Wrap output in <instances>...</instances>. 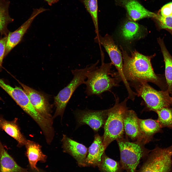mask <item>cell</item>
Wrapping results in <instances>:
<instances>
[{
    "label": "cell",
    "instance_id": "21",
    "mask_svg": "<svg viewBox=\"0 0 172 172\" xmlns=\"http://www.w3.org/2000/svg\"><path fill=\"white\" fill-rule=\"evenodd\" d=\"M160 47L165 65V76L168 85L167 91L172 97V56L167 50L163 39L157 38Z\"/></svg>",
    "mask_w": 172,
    "mask_h": 172
},
{
    "label": "cell",
    "instance_id": "8",
    "mask_svg": "<svg viewBox=\"0 0 172 172\" xmlns=\"http://www.w3.org/2000/svg\"><path fill=\"white\" fill-rule=\"evenodd\" d=\"M94 40L96 43L103 47L110 58L111 62L117 69L126 89H129L130 84L124 74L122 54L112 37L108 34L103 37L99 34L98 36H96Z\"/></svg>",
    "mask_w": 172,
    "mask_h": 172
},
{
    "label": "cell",
    "instance_id": "28",
    "mask_svg": "<svg viewBox=\"0 0 172 172\" xmlns=\"http://www.w3.org/2000/svg\"><path fill=\"white\" fill-rule=\"evenodd\" d=\"M7 39V35L0 39V70L1 69L3 61L5 57V46Z\"/></svg>",
    "mask_w": 172,
    "mask_h": 172
},
{
    "label": "cell",
    "instance_id": "13",
    "mask_svg": "<svg viewBox=\"0 0 172 172\" xmlns=\"http://www.w3.org/2000/svg\"><path fill=\"white\" fill-rule=\"evenodd\" d=\"M62 147L65 152L68 153L76 161L79 166H85V160L88 152L84 145L63 135L62 139Z\"/></svg>",
    "mask_w": 172,
    "mask_h": 172
},
{
    "label": "cell",
    "instance_id": "22",
    "mask_svg": "<svg viewBox=\"0 0 172 172\" xmlns=\"http://www.w3.org/2000/svg\"><path fill=\"white\" fill-rule=\"evenodd\" d=\"M10 4V0H0V33L5 36L7 35L9 32L7 25L14 21L9 13Z\"/></svg>",
    "mask_w": 172,
    "mask_h": 172
},
{
    "label": "cell",
    "instance_id": "12",
    "mask_svg": "<svg viewBox=\"0 0 172 172\" xmlns=\"http://www.w3.org/2000/svg\"><path fill=\"white\" fill-rule=\"evenodd\" d=\"M19 82L37 111L43 117L53 122V118L51 114L49 105L44 95L33 89Z\"/></svg>",
    "mask_w": 172,
    "mask_h": 172
},
{
    "label": "cell",
    "instance_id": "25",
    "mask_svg": "<svg viewBox=\"0 0 172 172\" xmlns=\"http://www.w3.org/2000/svg\"><path fill=\"white\" fill-rule=\"evenodd\" d=\"M83 4L88 12L90 15L94 27L96 36L99 33L97 0H78Z\"/></svg>",
    "mask_w": 172,
    "mask_h": 172
},
{
    "label": "cell",
    "instance_id": "26",
    "mask_svg": "<svg viewBox=\"0 0 172 172\" xmlns=\"http://www.w3.org/2000/svg\"><path fill=\"white\" fill-rule=\"evenodd\" d=\"M156 113L158 115L157 120L161 127L172 129V107H163Z\"/></svg>",
    "mask_w": 172,
    "mask_h": 172
},
{
    "label": "cell",
    "instance_id": "17",
    "mask_svg": "<svg viewBox=\"0 0 172 172\" xmlns=\"http://www.w3.org/2000/svg\"><path fill=\"white\" fill-rule=\"evenodd\" d=\"M0 128L16 140L19 147L25 145L27 140L21 131L17 119L9 121L0 115Z\"/></svg>",
    "mask_w": 172,
    "mask_h": 172
},
{
    "label": "cell",
    "instance_id": "3",
    "mask_svg": "<svg viewBox=\"0 0 172 172\" xmlns=\"http://www.w3.org/2000/svg\"><path fill=\"white\" fill-rule=\"evenodd\" d=\"M114 105L108 109L107 117L104 125V133L103 142L105 148L112 141L123 137L124 132V121L126 113L128 110L126 98L119 102L118 97H115Z\"/></svg>",
    "mask_w": 172,
    "mask_h": 172
},
{
    "label": "cell",
    "instance_id": "5",
    "mask_svg": "<svg viewBox=\"0 0 172 172\" xmlns=\"http://www.w3.org/2000/svg\"><path fill=\"white\" fill-rule=\"evenodd\" d=\"M99 63L98 60L95 63L88 65L84 68L71 70L73 76V79L54 98L56 110L53 118L58 116L62 117L66 106L74 92L80 85L84 84L88 74L97 67Z\"/></svg>",
    "mask_w": 172,
    "mask_h": 172
},
{
    "label": "cell",
    "instance_id": "2",
    "mask_svg": "<svg viewBox=\"0 0 172 172\" xmlns=\"http://www.w3.org/2000/svg\"><path fill=\"white\" fill-rule=\"evenodd\" d=\"M112 64L111 62L102 61L100 67H97L89 73L84 84L88 96L96 95L101 97L103 93L118 86L122 80L118 72L111 70Z\"/></svg>",
    "mask_w": 172,
    "mask_h": 172
},
{
    "label": "cell",
    "instance_id": "19",
    "mask_svg": "<svg viewBox=\"0 0 172 172\" xmlns=\"http://www.w3.org/2000/svg\"><path fill=\"white\" fill-rule=\"evenodd\" d=\"M0 172H28L17 163L5 149L0 140Z\"/></svg>",
    "mask_w": 172,
    "mask_h": 172
},
{
    "label": "cell",
    "instance_id": "11",
    "mask_svg": "<svg viewBox=\"0 0 172 172\" xmlns=\"http://www.w3.org/2000/svg\"><path fill=\"white\" fill-rule=\"evenodd\" d=\"M47 10V9L42 7L34 9L30 17L20 27L13 32H9L7 35L5 57L21 42L36 17Z\"/></svg>",
    "mask_w": 172,
    "mask_h": 172
},
{
    "label": "cell",
    "instance_id": "16",
    "mask_svg": "<svg viewBox=\"0 0 172 172\" xmlns=\"http://www.w3.org/2000/svg\"><path fill=\"white\" fill-rule=\"evenodd\" d=\"M130 17L134 21L146 17L156 19L158 15L145 8L136 0H122Z\"/></svg>",
    "mask_w": 172,
    "mask_h": 172
},
{
    "label": "cell",
    "instance_id": "31",
    "mask_svg": "<svg viewBox=\"0 0 172 172\" xmlns=\"http://www.w3.org/2000/svg\"><path fill=\"white\" fill-rule=\"evenodd\" d=\"M168 31L172 35V31L168 30Z\"/></svg>",
    "mask_w": 172,
    "mask_h": 172
},
{
    "label": "cell",
    "instance_id": "30",
    "mask_svg": "<svg viewBox=\"0 0 172 172\" xmlns=\"http://www.w3.org/2000/svg\"><path fill=\"white\" fill-rule=\"evenodd\" d=\"M46 1L49 6H51L53 4L58 2L59 0H43Z\"/></svg>",
    "mask_w": 172,
    "mask_h": 172
},
{
    "label": "cell",
    "instance_id": "9",
    "mask_svg": "<svg viewBox=\"0 0 172 172\" xmlns=\"http://www.w3.org/2000/svg\"><path fill=\"white\" fill-rule=\"evenodd\" d=\"M1 87L35 122L42 119V116L33 107L24 90L18 87H13L5 82L2 84Z\"/></svg>",
    "mask_w": 172,
    "mask_h": 172
},
{
    "label": "cell",
    "instance_id": "14",
    "mask_svg": "<svg viewBox=\"0 0 172 172\" xmlns=\"http://www.w3.org/2000/svg\"><path fill=\"white\" fill-rule=\"evenodd\" d=\"M105 149L102 138L98 134H96L93 143L88 149V154L85 160V166H98Z\"/></svg>",
    "mask_w": 172,
    "mask_h": 172
},
{
    "label": "cell",
    "instance_id": "7",
    "mask_svg": "<svg viewBox=\"0 0 172 172\" xmlns=\"http://www.w3.org/2000/svg\"><path fill=\"white\" fill-rule=\"evenodd\" d=\"M172 145L166 148L157 147L143 160L136 172H169L172 167Z\"/></svg>",
    "mask_w": 172,
    "mask_h": 172
},
{
    "label": "cell",
    "instance_id": "10",
    "mask_svg": "<svg viewBox=\"0 0 172 172\" xmlns=\"http://www.w3.org/2000/svg\"><path fill=\"white\" fill-rule=\"evenodd\" d=\"M108 112V109L100 110L86 109L78 110L75 113L79 125H87L97 132L104 125Z\"/></svg>",
    "mask_w": 172,
    "mask_h": 172
},
{
    "label": "cell",
    "instance_id": "1",
    "mask_svg": "<svg viewBox=\"0 0 172 172\" xmlns=\"http://www.w3.org/2000/svg\"><path fill=\"white\" fill-rule=\"evenodd\" d=\"M120 47L124 74L128 81L150 82L156 85L161 90H167L165 75L156 74L154 72L151 62L152 56L145 55L136 50L132 52L130 56Z\"/></svg>",
    "mask_w": 172,
    "mask_h": 172
},
{
    "label": "cell",
    "instance_id": "18",
    "mask_svg": "<svg viewBox=\"0 0 172 172\" xmlns=\"http://www.w3.org/2000/svg\"><path fill=\"white\" fill-rule=\"evenodd\" d=\"M138 122L140 132L145 144L150 141L155 134L162 131L157 120L139 118Z\"/></svg>",
    "mask_w": 172,
    "mask_h": 172
},
{
    "label": "cell",
    "instance_id": "20",
    "mask_svg": "<svg viewBox=\"0 0 172 172\" xmlns=\"http://www.w3.org/2000/svg\"><path fill=\"white\" fill-rule=\"evenodd\" d=\"M25 146L31 167L33 169L38 171L36 166L37 162L38 161H45L46 156L42 152L40 145L34 142L27 140Z\"/></svg>",
    "mask_w": 172,
    "mask_h": 172
},
{
    "label": "cell",
    "instance_id": "24",
    "mask_svg": "<svg viewBox=\"0 0 172 172\" xmlns=\"http://www.w3.org/2000/svg\"><path fill=\"white\" fill-rule=\"evenodd\" d=\"M98 167L100 172H123L124 170L119 161L110 158L105 153Z\"/></svg>",
    "mask_w": 172,
    "mask_h": 172
},
{
    "label": "cell",
    "instance_id": "4",
    "mask_svg": "<svg viewBox=\"0 0 172 172\" xmlns=\"http://www.w3.org/2000/svg\"><path fill=\"white\" fill-rule=\"evenodd\" d=\"M120 152L119 162L126 172H136L141 160L151 150L146 149L143 143L136 141L132 142L123 137L117 139Z\"/></svg>",
    "mask_w": 172,
    "mask_h": 172
},
{
    "label": "cell",
    "instance_id": "29",
    "mask_svg": "<svg viewBox=\"0 0 172 172\" xmlns=\"http://www.w3.org/2000/svg\"><path fill=\"white\" fill-rule=\"evenodd\" d=\"M161 16L166 17L172 16V2L163 6L161 10Z\"/></svg>",
    "mask_w": 172,
    "mask_h": 172
},
{
    "label": "cell",
    "instance_id": "23",
    "mask_svg": "<svg viewBox=\"0 0 172 172\" xmlns=\"http://www.w3.org/2000/svg\"><path fill=\"white\" fill-rule=\"evenodd\" d=\"M141 31L139 25L135 22L129 21L126 22L121 29V33L123 37L127 40H131L136 38Z\"/></svg>",
    "mask_w": 172,
    "mask_h": 172
},
{
    "label": "cell",
    "instance_id": "27",
    "mask_svg": "<svg viewBox=\"0 0 172 172\" xmlns=\"http://www.w3.org/2000/svg\"><path fill=\"white\" fill-rule=\"evenodd\" d=\"M156 19L158 21L160 29L172 31V16L164 17L158 15Z\"/></svg>",
    "mask_w": 172,
    "mask_h": 172
},
{
    "label": "cell",
    "instance_id": "15",
    "mask_svg": "<svg viewBox=\"0 0 172 172\" xmlns=\"http://www.w3.org/2000/svg\"><path fill=\"white\" fill-rule=\"evenodd\" d=\"M138 119L134 111L128 110L124 119V132L126 135L132 140L139 141L144 143L140 130Z\"/></svg>",
    "mask_w": 172,
    "mask_h": 172
},
{
    "label": "cell",
    "instance_id": "6",
    "mask_svg": "<svg viewBox=\"0 0 172 172\" xmlns=\"http://www.w3.org/2000/svg\"><path fill=\"white\" fill-rule=\"evenodd\" d=\"M130 84L149 110L156 112L163 107H172V97L167 90H157L145 82H130Z\"/></svg>",
    "mask_w": 172,
    "mask_h": 172
}]
</instances>
